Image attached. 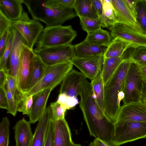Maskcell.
<instances>
[{"label": "cell", "instance_id": "7", "mask_svg": "<svg viewBox=\"0 0 146 146\" xmlns=\"http://www.w3.org/2000/svg\"><path fill=\"white\" fill-rule=\"evenodd\" d=\"M143 82L140 66L131 61L124 81L123 104L140 102Z\"/></svg>", "mask_w": 146, "mask_h": 146}, {"label": "cell", "instance_id": "10", "mask_svg": "<svg viewBox=\"0 0 146 146\" xmlns=\"http://www.w3.org/2000/svg\"><path fill=\"white\" fill-rule=\"evenodd\" d=\"M36 56L34 50L24 45L20 57L18 80L19 90L23 94L28 91Z\"/></svg>", "mask_w": 146, "mask_h": 146}, {"label": "cell", "instance_id": "5", "mask_svg": "<svg viewBox=\"0 0 146 146\" xmlns=\"http://www.w3.org/2000/svg\"><path fill=\"white\" fill-rule=\"evenodd\" d=\"M73 65L71 61L48 65L43 78L30 90L24 94L23 100L51 86L56 87L72 69Z\"/></svg>", "mask_w": 146, "mask_h": 146}, {"label": "cell", "instance_id": "29", "mask_svg": "<svg viewBox=\"0 0 146 146\" xmlns=\"http://www.w3.org/2000/svg\"><path fill=\"white\" fill-rule=\"evenodd\" d=\"M136 11V21L146 34V0H137Z\"/></svg>", "mask_w": 146, "mask_h": 146}, {"label": "cell", "instance_id": "48", "mask_svg": "<svg viewBox=\"0 0 146 146\" xmlns=\"http://www.w3.org/2000/svg\"><path fill=\"white\" fill-rule=\"evenodd\" d=\"M140 68L144 81H146V66L140 67Z\"/></svg>", "mask_w": 146, "mask_h": 146}, {"label": "cell", "instance_id": "43", "mask_svg": "<svg viewBox=\"0 0 146 146\" xmlns=\"http://www.w3.org/2000/svg\"><path fill=\"white\" fill-rule=\"evenodd\" d=\"M124 0L128 8L136 19V5L137 0Z\"/></svg>", "mask_w": 146, "mask_h": 146}, {"label": "cell", "instance_id": "47", "mask_svg": "<svg viewBox=\"0 0 146 146\" xmlns=\"http://www.w3.org/2000/svg\"><path fill=\"white\" fill-rule=\"evenodd\" d=\"M140 102L146 104V81H144L143 83Z\"/></svg>", "mask_w": 146, "mask_h": 146}, {"label": "cell", "instance_id": "40", "mask_svg": "<svg viewBox=\"0 0 146 146\" xmlns=\"http://www.w3.org/2000/svg\"><path fill=\"white\" fill-rule=\"evenodd\" d=\"M0 108L8 110V106L5 92L4 88H0Z\"/></svg>", "mask_w": 146, "mask_h": 146}, {"label": "cell", "instance_id": "4", "mask_svg": "<svg viewBox=\"0 0 146 146\" xmlns=\"http://www.w3.org/2000/svg\"><path fill=\"white\" fill-rule=\"evenodd\" d=\"M77 36L71 26H46L36 43V48L71 44Z\"/></svg>", "mask_w": 146, "mask_h": 146}, {"label": "cell", "instance_id": "13", "mask_svg": "<svg viewBox=\"0 0 146 146\" xmlns=\"http://www.w3.org/2000/svg\"><path fill=\"white\" fill-rule=\"evenodd\" d=\"M146 121V104L139 102L123 104L114 122Z\"/></svg>", "mask_w": 146, "mask_h": 146}, {"label": "cell", "instance_id": "27", "mask_svg": "<svg viewBox=\"0 0 146 146\" xmlns=\"http://www.w3.org/2000/svg\"><path fill=\"white\" fill-rule=\"evenodd\" d=\"M103 9L101 20L102 27H110L117 23L116 16L111 0H101Z\"/></svg>", "mask_w": 146, "mask_h": 146}, {"label": "cell", "instance_id": "36", "mask_svg": "<svg viewBox=\"0 0 146 146\" xmlns=\"http://www.w3.org/2000/svg\"><path fill=\"white\" fill-rule=\"evenodd\" d=\"M33 95H31L23 100L17 106V111L23 114L29 115L33 103Z\"/></svg>", "mask_w": 146, "mask_h": 146}, {"label": "cell", "instance_id": "30", "mask_svg": "<svg viewBox=\"0 0 146 146\" xmlns=\"http://www.w3.org/2000/svg\"><path fill=\"white\" fill-rule=\"evenodd\" d=\"M82 29L87 33L95 31L102 27L103 23L100 18L93 19L84 17H79Z\"/></svg>", "mask_w": 146, "mask_h": 146}, {"label": "cell", "instance_id": "20", "mask_svg": "<svg viewBox=\"0 0 146 146\" xmlns=\"http://www.w3.org/2000/svg\"><path fill=\"white\" fill-rule=\"evenodd\" d=\"M108 46L99 45L84 40L74 45L75 56L84 57L96 56H104Z\"/></svg>", "mask_w": 146, "mask_h": 146}, {"label": "cell", "instance_id": "26", "mask_svg": "<svg viewBox=\"0 0 146 146\" xmlns=\"http://www.w3.org/2000/svg\"><path fill=\"white\" fill-rule=\"evenodd\" d=\"M47 66L39 57L36 56L34 60L33 70L27 92L43 78L45 74Z\"/></svg>", "mask_w": 146, "mask_h": 146}, {"label": "cell", "instance_id": "16", "mask_svg": "<svg viewBox=\"0 0 146 146\" xmlns=\"http://www.w3.org/2000/svg\"><path fill=\"white\" fill-rule=\"evenodd\" d=\"M111 1L114 9L117 22L125 24L139 32L143 33L135 18L128 8L124 0Z\"/></svg>", "mask_w": 146, "mask_h": 146}, {"label": "cell", "instance_id": "15", "mask_svg": "<svg viewBox=\"0 0 146 146\" xmlns=\"http://www.w3.org/2000/svg\"><path fill=\"white\" fill-rule=\"evenodd\" d=\"M55 87L51 86L33 95V103L28 115L31 123L38 121L44 114L49 96Z\"/></svg>", "mask_w": 146, "mask_h": 146}, {"label": "cell", "instance_id": "21", "mask_svg": "<svg viewBox=\"0 0 146 146\" xmlns=\"http://www.w3.org/2000/svg\"><path fill=\"white\" fill-rule=\"evenodd\" d=\"M23 0H1L0 7L7 17L12 21L19 19L24 11Z\"/></svg>", "mask_w": 146, "mask_h": 146}, {"label": "cell", "instance_id": "31", "mask_svg": "<svg viewBox=\"0 0 146 146\" xmlns=\"http://www.w3.org/2000/svg\"><path fill=\"white\" fill-rule=\"evenodd\" d=\"M131 61L140 67L146 66V46L134 47L130 56Z\"/></svg>", "mask_w": 146, "mask_h": 146}, {"label": "cell", "instance_id": "34", "mask_svg": "<svg viewBox=\"0 0 146 146\" xmlns=\"http://www.w3.org/2000/svg\"><path fill=\"white\" fill-rule=\"evenodd\" d=\"M4 89L5 92L7 100L8 109L7 113L15 116L18 111L17 102L10 92L7 82L5 84Z\"/></svg>", "mask_w": 146, "mask_h": 146}, {"label": "cell", "instance_id": "32", "mask_svg": "<svg viewBox=\"0 0 146 146\" xmlns=\"http://www.w3.org/2000/svg\"><path fill=\"white\" fill-rule=\"evenodd\" d=\"M14 37L13 28L10 29L7 42L1 56L0 57V70L7 68V63L11 53Z\"/></svg>", "mask_w": 146, "mask_h": 146}, {"label": "cell", "instance_id": "45", "mask_svg": "<svg viewBox=\"0 0 146 146\" xmlns=\"http://www.w3.org/2000/svg\"><path fill=\"white\" fill-rule=\"evenodd\" d=\"M68 97V96L64 93H60L57 101L66 110L65 106Z\"/></svg>", "mask_w": 146, "mask_h": 146}, {"label": "cell", "instance_id": "23", "mask_svg": "<svg viewBox=\"0 0 146 146\" xmlns=\"http://www.w3.org/2000/svg\"><path fill=\"white\" fill-rule=\"evenodd\" d=\"M133 46L130 43L119 37L113 39L108 46L104 55V58L116 57L122 56L129 48Z\"/></svg>", "mask_w": 146, "mask_h": 146}, {"label": "cell", "instance_id": "35", "mask_svg": "<svg viewBox=\"0 0 146 146\" xmlns=\"http://www.w3.org/2000/svg\"><path fill=\"white\" fill-rule=\"evenodd\" d=\"M50 107L52 118L54 121L65 118V114L66 110L57 101L51 102Z\"/></svg>", "mask_w": 146, "mask_h": 146}, {"label": "cell", "instance_id": "17", "mask_svg": "<svg viewBox=\"0 0 146 146\" xmlns=\"http://www.w3.org/2000/svg\"><path fill=\"white\" fill-rule=\"evenodd\" d=\"M85 76L81 72L72 69L61 82L60 93H64L69 96L77 97L79 95L81 79Z\"/></svg>", "mask_w": 146, "mask_h": 146}, {"label": "cell", "instance_id": "33", "mask_svg": "<svg viewBox=\"0 0 146 146\" xmlns=\"http://www.w3.org/2000/svg\"><path fill=\"white\" fill-rule=\"evenodd\" d=\"M10 125L8 118L3 117L0 123V146H9Z\"/></svg>", "mask_w": 146, "mask_h": 146}, {"label": "cell", "instance_id": "25", "mask_svg": "<svg viewBox=\"0 0 146 146\" xmlns=\"http://www.w3.org/2000/svg\"><path fill=\"white\" fill-rule=\"evenodd\" d=\"M112 38L109 32L100 28L87 33L84 40L95 44L108 46L111 42Z\"/></svg>", "mask_w": 146, "mask_h": 146}, {"label": "cell", "instance_id": "19", "mask_svg": "<svg viewBox=\"0 0 146 146\" xmlns=\"http://www.w3.org/2000/svg\"><path fill=\"white\" fill-rule=\"evenodd\" d=\"M52 115L50 106L47 107L39 121L33 134L31 146H44L50 120Z\"/></svg>", "mask_w": 146, "mask_h": 146}, {"label": "cell", "instance_id": "1", "mask_svg": "<svg viewBox=\"0 0 146 146\" xmlns=\"http://www.w3.org/2000/svg\"><path fill=\"white\" fill-rule=\"evenodd\" d=\"M79 96V106L90 135L111 143L114 123L100 109L94 96L91 82L85 76L81 79Z\"/></svg>", "mask_w": 146, "mask_h": 146}, {"label": "cell", "instance_id": "11", "mask_svg": "<svg viewBox=\"0 0 146 146\" xmlns=\"http://www.w3.org/2000/svg\"><path fill=\"white\" fill-rule=\"evenodd\" d=\"M104 60V56L84 57L75 56L71 62L91 81L102 74Z\"/></svg>", "mask_w": 146, "mask_h": 146}, {"label": "cell", "instance_id": "24", "mask_svg": "<svg viewBox=\"0 0 146 146\" xmlns=\"http://www.w3.org/2000/svg\"><path fill=\"white\" fill-rule=\"evenodd\" d=\"M123 60L122 56L116 57H104L102 72V77L104 85L112 76Z\"/></svg>", "mask_w": 146, "mask_h": 146}, {"label": "cell", "instance_id": "8", "mask_svg": "<svg viewBox=\"0 0 146 146\" xmlns=\"http://www.w3.org/2000/svg\"><path fill=\"white\" fill-rule=\"evenodd\" d=\"M74 45L71 44L36 48L34 52L47 65L71 61L75 56Z\"/></svg>", "mask_w": 146, "mask_h": 146}, {"label": "cell", "instance_id": "3", "mask_svg": "<svg viewBox=\"0 0 146 146\" xmlns=\"http://www.w3.org/2000/svg\"><path fill=\"white\" fill-rule=\"evenodd\" d=\"M33 19L44 23L46 26L61 25L65 21L77 16L73 8L62 10L45 6L42 0H23Z\"/></svg>", "mask_w": 146, "mask_h": 146}, {"label": "cell", "instance_id": "39", "mask_svg": "<svg viewBox=\"0 0 146 146\" xmlns=\"http://www.w3.org/2000/svg\"><path fill=\"white\" fill-rule=\"evenodd\" d=\"M11 28L0 35V57L2 56L6 46Z\"/></svg>", "mask_w": 146, "mask_h": 146}, {"label": "cell", "instance_id": "41", "mask_svg": "<svg viewBox=\"0 0 146 146\" xmlns=\"http://www.w3.org/2000/svg\"><path fill=\"white\" fill-rule=\"evenodd\" d=\"M97 11L99 18L101 19L103 16V9L101 0H91Z\"/></svg>", "mask_w": 146, "mask_h": 146}, {"label": "cell", "instance_id": "38", "mask_svg": "<svg viewBox=\"0 0 146 146\" xmlns=\"http://www.w3.org/2000/svg\"><path fill=\"white\" fill-rule=\"evenodd\" d=\"M54 121L52 117L50 119L44 146H54Z\"/></svg>", "mask_w": 146, "mask_h": 146}, {"label": "cell", "instance_id": "12", "mask_svg": "<svg viewBox=\"0 0 146 146\" xmlns=\"http://www.w3.org/2000/svg\"><path fill=\"white\" fill-rule=\"evenodd\" d=\"M109 29L113 39L119 38L130 43L134 47L146 46V34L143 33L118 22L110 26Z\"/></svg>", "mask_w": 146, "mask_h": 146}, {"label": "cell", "instance_id": "42", "mask_svg": "<svg viewBox=\"0 0 146 146\" xmlns=\"http://www.w3.org/2000/svg\"><path fill=\"white\" fill-rule=\"evenodd\" d=\"M78 103L77 97L68 96L65 106V109L69 110L75 106Z\"/></svg>", "mask_w": 146, "mask_h": 146}, {"label": "cell", "instance_id": "22", "mask_svg": "<svg viewBox=\"0 0 146 146\" xmlns=\"http://www.w3.org/2000/svg\"><path fill=\"white\" fill-rule=\"evenodd\" d=\"M73 8L79 17L93 19L99 18L91 0H75Z\"/></svg>", "mask_w": 146, "mask_h": 146}, {"label": "cell", "instance_id": "44", "mask_svg": "<svg viewBox=\"0 0 146 146\" xmlns=\"http://www.w3.org/2000/svg\"><path fill=\"white\" fill-rule=\"evenodd\" d=\"M9 73V69L7 68L0 70V88H4L7 82L6 73Z\"/></svg>", "mask_w": 146, "mask_h": 146}, {"label": "cell", "instance_id": "46", "mask_svg": "<svg viewBox=\"0 0 146 146\" xmlns=\"http://www.w3.org/2000/svg\"><path fill=\"white\" fill-rule=\"evenodd\" d=\"M89 146H112L105 141L98 138H95L94 141L91 142Z\"/></svg>", "mask_w": 146, "mask_h": 146}, {"label": "cell", "instance_id": "18", "mask_svg": "<svg viewBox=\"0 0 146 146\" xmlns=\"http://www.w3.org/2000/svg\"><path fill=\"white\" fill-rule=\"evenodd\" d=\"M13 129L15 146H31L33 134L29 121L23 118L17 121Z\"/></svg>", "mask_w": 146, "mask_h": 146}, {"label": "cell", "instance_id": "14", "mask_svg": "<svg viewBox=\"0 0 146 146\" xmlns=\"http://www.w3.org/2000/svg\"><path fill=\"white\" fill-rule=\"evenodd\" d=\"M13 28L14 37L12 48L9 59V74L15 80L18 88L19 69L21 54L27 42L19 32Z\"/></svg>", "mask_w": 146, "mask_h": 146}, {"label": "cell", "instance_id": "6", "mask_svg": "<svg viewBox=\"0 0 146 146\" xmlns=\"http://www.w3.org/2000/svg\"><path fill=\"white\" fill-rule=\"evenodd\" d=\"M112 146L146 138V121L114 122Z\"/></svg>", "mask_w": 146, "mask_h": 146}, {"label": "cell", "instance_id": "28", "mask_svg": "<svg viewBox=\"0 0 146 146\" xmlns=\"http://www.w3.org/2000/svg\"><path fill=\"white\" fill-rule=\"evenodd\" d=\"M94 96L100 109L104 113V90L102 74L91 81Z\"/></svg>", "mask_w": 146, "mask_h": 146}, {"label": "cell", "instance_id": "37", "mask_svg": "<svg viewBox=\"0 0 146 146\" xmlns=\"http://www.w3.org/2000/svg\"><path fill=\"white\" fill-rule=\"evenodd\" d=\"M0 35L12 27V21L8 18L0 8Z\"/></svg>", "mask_w": 146, "mask_h": 146}, {"label": "cell", "instance_id": "9", "mask_svg": "<svg viewBox=\"0 0 146 146\" xmlns=\"http://www.w3.org/2000/svg\"><path fill=\"white\" fill-rule=\"evenodd\" d=\"M12 26L21 35L27 46L33 50V46L44 29L41 23L36 20L30 19L27 13L24 11L19 19L12 21Z\"/></svg>", "mask_w": 146, "mask_h": 146}, {"label": "cell", "instance_id": "2", "mask_svg": "<svg viewBox=\"0 0 146 146\" xmlns=\"http://www.w3.org/2000/svg\"><path fill=\"white\" fill-rule=\"evenodd\" d=\"M131 62V59L123 60L112 76L104 85V113L114 123L121 107L119 96L123 92L124 79Z\"/></svg>", "mask_w": 146, "mask_h": 146}]
</instances>
